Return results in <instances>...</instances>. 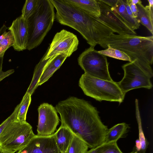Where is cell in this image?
Returning <instances> with one entry per match:
<instances>
[{
    "label": "cell",
    "instance_id": "26",
    "mask_svg": "<svg viewBox=\"0 0 153 153\" xmlns=\"http://www.w3.org/2000/svg\"><path fill=\"white\" fill-rule=\"evenodd\" d=\"M95 153H123L118 147L117 142L103 144L96 147Z\"/></svg>",
    "mask_w": 153,
    "mask_h": 153
},
{
    "label": "cell",
    "instance_id": "19",
    "mask_svg": "<svg viewBox=\"0 0 153 153\" xmlns=\"http://www.w3.org/2000/svg\"><path fill=\"white\" fill-rule=\"evenodd\" d=\"M111 8L134 30L139 28L140 24L136 18L131 17L127 13L124 0H118L115 8Z\"/></svg>",
    "mask_w": 153,
    "mask_h": 153
},
{
    "label": "cell",
    "instance_id": "4",
    "mask_svg": "<svg viewBox=\"0 0 153 153\" xmlns=\"http://www.w3.org/2000/svg\"><path fill=\"white\" fill-rule=\"evenodd\" d=\"M54 8L50 0H39L36 10L27 20L26 49L30 51L39 46L51 29L55 19Z\"/></svg>",
    "mask_w": 153,
    "mask_h": 153
},
{
    "label": "cell",
    "instance_id": "11",
    "mask_svg": "<svg viewBox=\"0 0 153 153\" xmlns=\"http://www.w3.org/2000/svg\"><path fill=\"white\" fill-rule=\"evenodd\" d=\"M38 110L37 135L47 136L53 134L60 121L55 108L51 104L44 103L40 105Z\"/></svg>",
    "mask_w": 153,
    "mask_h": 153
},
{
    "label": "cell",
    "instance_id": "16",
    "mask_svg": "<svg viewBox=\"0 0 153 153\" xmlns=\"http://www.w3.org/2000/svg\"><path fill=\"white\" fill-rule=\"evenodd\" d=\"M54 134L59 151L61 153H66L74 134L67 128L61 125Z\"/></svg>",
    "mask_w": 153,
    "mask_h": 153
},
{
    "label": "cell",
    "instance_id": "3",
    "mask_svg": "<svg viewBox=\"0 0 153 153\" xmlns=\"http://www.w3.org/2000/svg\"><path fill=\"white\" fill-rule=\"evenodd\" d=\"M105 48L107 45L120 50L141 64L151 66L153 62V36H142L112 34L99 44Z\"/></svg>",
    "mask_w": 153,
    "mask_h": 153
},
{
    "label": "cell",
    "instance_id": "25",
    "mask_svg": "<svg viewBox=\"0 0 153 153\" xmlns=\"http://www.w3.org/2000/svg\"><path fill=\"white\" fill-rule=\"evenodd\" d=\"M39 0H26L23 7L21 16L27 20L35 12L37 8Z\"/></svg>",
    "mask_w": 153,
    "mask_h": 153
},
{
    "label": "cell",
    "instance_id": "9",
    "mask_svg": "<svg viewBox=\"0 0 153 153\" xmlns=\"http://www.w3.org/2000/svg\"><path fill=\"white\" fill-rule=\"evenodd\" d=\"M79 41L76 35L73 33L63 29L57 33L43 56L47 59L60 54L70 57L78 49Z\"/></svg>",
    "mask_w": 153,
    "mask_h": 153
},
{
    "label": "cell",
    "instance_id": "21",
    "mask_svg": "<svg viewBox=\"0 0 153 153\" xmlns=\"http://www.w3.org/2000/svg\"><path fill=\"white\" fill-rule=\"evenodd\" d=\"M135 103L136 117L138 123L139 129V140L140 141L141 146V149L139 152V153H146L148 143L145 137L143 131L139 108L138 100L137 99H135Z\"/></svg>",
    "mask_w": 153,
    "mask_h": 153
},
{
    "label": "cell",
    "instance_id": "23",
    "mask_svg": "<svg viewBox=\"0 0 153 153\" xmlns=\"http://www.w3.org/2000/svg\"><path fill=\"white\" fill-rule=\"evenodd\" d=\"M31 101V95L26 92L20 103V107L16 120L20 121H26L27 113Z\"/></svg>",
    "mask_w": 153,
    "mask_h": 153
},
{
    "label": "cell",
    "instance_id": "30",
    "mask_svg": "<svg viewBox=\"0 0 153 153\" xmlns=\"http://www.w3.org/2000/svg\"><path fill=\"white\" fill-rule=\"evenodd\" d=\"M140 149L141 146L140 141L139 139H138L136 141V150L138 151H140Z\"/></svg>",
    "mask_w": 153,
    "mask_h": 153
},
{
    "label": "cell",
    "instance_id": "10",
    "mask_svg": "<svg viewBox=\"0 0 153 153\" xmlns=\"http://www.w3.org/2000/svg\"><path fill=\"white\" fill-rule=\"evenodd\" d=\"M67 58L63 54L56 56L46 60L44 59L42 57L35 67L29 89L34 91L39 85L47 81L59 68Z\"/></svg>",
    "mask_w": 153,
    "mask_h": 153
},
{
    "label": "cell",
    "instance_id": "15",
    "mask_svg": "<svg viewBox=\"0 0 153 153\" xmlns=\"http://www.w3.org/2000/svg\"><path fill=\"white\" fill-rule=\"evenodd\" d=\"M137 9L136 18L139 22L143 25L153 34V6L144 7L141 1L136 4Z\"/></svg>",
    "mask_w": 153,
    "mask_h": 153
},
{
    "label": "cell",
    "instance_id": "12",
    "mask_svg": "<svg viewBox=\"0 0 153 153\" xmlns=\"http://www.w3.org/2000/svg\"><path fill=\"white\" fill-rule=\"evenodd\" d=\"M100 8L98 17L119 34L136 35L135 30L125 22L110 7L98 0Z\"/></svg>",
    "mask_w": 153,
    "mask_h": 153
},
{
    "label": "cell",
    "instance_id": "31",
    "mask_svg": "<svg viewBox=\"0 0 153 153\" xmlns=\"http://www.w3.org/2000/svg\"><path fill=\"white\" fill-rule=\"evenodd\" d=\"M7 28L5 25H3L0 28V36L6 31Z\"/></svg>",
    "mask_w": 153,
    "mask_h": 153
},
{
    "label": "cell",
    "instance_id": "28",
    "mask_svg": "<svg viewBox=\"0 0 153 153\" xmlns=\"http://www.w3.org/2000/svg\"><path fill=\"white\" fill-rule=\"evenodd\" d=\"M110 7L115 8L118 0H99Z\"/></svg>",
    "mask_w": 153,
    "mask_h": 153
},
{
    "label": "cell",
    "instance_id": "7",
    "mask_svg": "<svg viewBox=\"0 0 153 153\" xmlns=\"http://www.w3.org/2000/svg\"><path fill=\"white\" fill-rule=\"evenodd\" d=\"M90 46L79 56L78 64L85 73L101 79L113 81L108 70L109 63L106 56Z\"/></svg>",
    "mask_w": 153,
    "mask_h": 153
},
{
    "label": "cell",
    "instance_id": "17",
    "mask_svg": "<svg viewBox=\"0 0 153 153\" xmlns=\"http://www.w3.org/2000/svg\"><path fill=\"white\" fill-rule=\"evenodd\" d=\"M68 3L97 16L99 17L100 12L98 0H65Z\"/></svg>",
    "mask_w": 153,
    "mask_h": 153
},
{
    "label": "cell",
    "instance_id": "6",
    "mask_svg": "<svg viewBox=\"0 0 153 153\" xmlns=\"http://www.w3.org/2000/svg\"><path fill=\"white\" fill-rule=\"evenodd\" d=\"M32 127L26 121L14 120L0 134V149L15 153L26 146L35 137Z\"/></svg>",
    "mask_w": 153,
    "mask_h": 153
},
{
    "label": "cell",
    "instance_id": "8",
    "mask_svg": "<svg viewBox=\"0 0 153 153\" xmlns=\"http://www.w3.org/2000/svg\"><path fill=\"white\" fill-rule=\"evenodd\" d=\"M141 65L135 60L122 66L124 71V76L120 81L117 83L125 95L134 89L143 88L149 89L152 88L151 78Z\"/></svg>",
    "mask_w": 153,
    "mask_h": 153
},
{
    "label": "cell",
    "instance_id": "32",
    "mask_svg": "<svg viewBox=\"0 0 153 153\" xmlns=\"http://www.w3.org/2000/svg\"><path fill=\"white\" fill-rule=\"evenodd\" d=\"M96 149V147L94 148L91 149L90 150L88 151L85 153H95Z\"/></svg>",
    "mask_w": 153,
    "mask_h": 153
},
{
    "label": "cell",
    "instance_id": "35",
    "mask_svg": "<svg viewBox=\"0 0 153 153\" xmlns=\"http://www.w3.org/2000/svg\"><path fill=\"white\" fill-rule=\"evenodd\" d=\"M130 153H134V151H133L132 152H131Z\"/></svg>",
    "mask_w": 153,
    "mask_h": 153
},
{
    "label": "cell",
    "instance_id": "34",
    "mask_svg": "<svg viewBox=\"0 0 153 153\" xmlns=\"http://www.w3.org/2000/svg\"><path fill=\"white\" fill-rule=\"evenodd\" d=\"M0 153H8L7 152H5L3 151H2L0 149Z\"/></svg>",
    "mask_w": 153,
    "mask_h": 153
},
{
    "label": "cell",
    "instance_id": "27",
    "mask_svg": "<svg viewBox=\"0 0 153 153\" xmlns=\"http://www.w3.org/2000/svg\"><path fill=\"white\" fill-rule=\"evenodd\" d=\"M3 60V57L0 58V82L14 72V70L13 69H10L6 71H2Z\"/></svg>",
    "mask_w": 153,
    "mask_h": 153
},
{
    "label": "cell",
    "instance_id": "29",
    "mask_svg": "<svg viewBox=\"0 0 153 153\" xmlns=\"http://www.w3.org/2000/svg\"><path fill=\"white\" fill-rule=\"evenodd\" d=\"M129 5L132 13L134 17L136 18L137 16V9L136 4H133L131 0H129Z\"/></svg>",
    "mask_w": 153,
    "mask_h": 153
},
{
    "label": "cell",
    "instance_id": "2",
    "mask_svg": "<svg viewBox=\"0 0 153 153\" xmlns=\"http://www.w3.org/2000/svg\"><path fill=\"white\" fill-rule=\"evenodd\" d=\"M56 10V20L76 30L90 46H95L116 33L98 17L87 12L65 0H50Z\"/></svg>",
    "mask_w": 153,
    "mask_h": 153
},
{
    "label": "cell",
    "instance_id": "14",
    "mask_svg": "<svg viewBox=\"0 0 153 153\" xmlns=\"http://www.w3.org/2000/svg\"><path fill=\"white\" fill-rule=\"evenodd\" d=\"M8 30L13 37L14 43L12 47L14 49L18 51L26 49L28 38L27 20L20 16L13 21Z\"/></svg>",
    "mask_w": 153,
    "mask_h": 153
},
{
    "label": "cell",
    "instance_id": "22",
    "mask_svg": "<svg viewBox=\"0 0 153 153\" xmlns=\"http://www.w3.org/2000/svg\"><path fill=\"white\" fill-rule=\"evenodd\" d=\"M88 147L80 138L74 134L66 153H85Z\"/></svg>",
    "mask_w": 153,
    "mask_h": 153
},
{
    "label": "cell",
    "instance_id": "24",
    "mask_svg": "<svg viewBox=\"0 0 153 153\" xmlns=\"http://www.w3.org/2000/svg\"><path fill=\"white\" fill-rule=\"evenodd\" d=\"M13 37L10 30L0 36V58L4 56L5 51L13 46Z\"/></svg>",
    "mask_w": 153,
    "mask_h": 153
},
{
    "label": "cell",
    "instance_id": "18",
    "mask_svg": "<svg viewBox=\"0 0 153 153\" xmlns=\"http://www.w3.org/2000/svg\"><path fill=\"white\" fill-rule=\"evenodd\" d=\"M129 128L127 124L123 123L117 124L108 129L103 144L117 142L126 132Z\"/></svg>",
    "mask_w": 153,
    "mask_h": 153
},
{
    "label": "cell",
    "instance_id": "5",
    "mask_svg": "<svg viewBox=\"0 0 153 153\" xmlns=\"http://www.w3.org/2000/svg\"><path fill=\"white\" fill-rule=\"evenodd\" d=\"M79 86L86 95L97 101L122 102L125 95L117 82L97 78L86 73L79 79Z\"/></svg>",
    "mask_w": 153,
    "mask_h": 153
},
{
    "label": "cell",
    "instance_id": "20",
    "mask_svg": "<svg viewBox=\"0 0 153 153\" xmlns=\"http://www.w3.org/2000/svg\"><path fill=\"white\" fill-rule=\"evenodd\" d=\"M98 52L106 56L131 62L130 57L126 53L119 49L112 48L109 45L106 46L105 49L98 51Z\"/></svg>",
    "mask_w": 153,
    "mask_h": 153
},
{
    "label": "cell",
    "instance_id": "33",
    "mask_svg": "<svg viewBox=\"0 0 153 153\" xmlns=\"http://www.w3.org/2000/svg\"><path fill=\"white\" fill-rule=\"evenodd\" d=\"M132 2L135 4H136L139 2H140L141 1L140 0H131Z\"/></svg>",
    "mask_w": 153,
    "mask_h": 153
},
{
    "label": "cell",
    "instance_id": "13",
    "mask_svg": "<svg viewBox=\"0 0 153 153\" xmlns=\"http://www.w3.org/2000/svg\"><path fill=\"white\" fill-rule=\"evenodd\" d=\"M16 153H61L55 140L54 134L47 136L36 135L30 142Z\"/></svg>",
    "mask_w": 153,
    "mask_h": 153
},
{
    "label": "cell",
    "instance_id": "1",
    "mask_svg": "<svg viewBox=\"0 0 153 153\" xmlns=\"http://www.w3.org/2000/svg\"><path fill=\"white\" fill-rule=\"evenodd\" d=\"M55 108L61 125L79 137L88 148L102 144L108 130L102 122L96 108L88 101L74 97L61 101Z\"/></svg>",
    "mask_w": 153,
    "mask_h": 153
}]
</instances>
